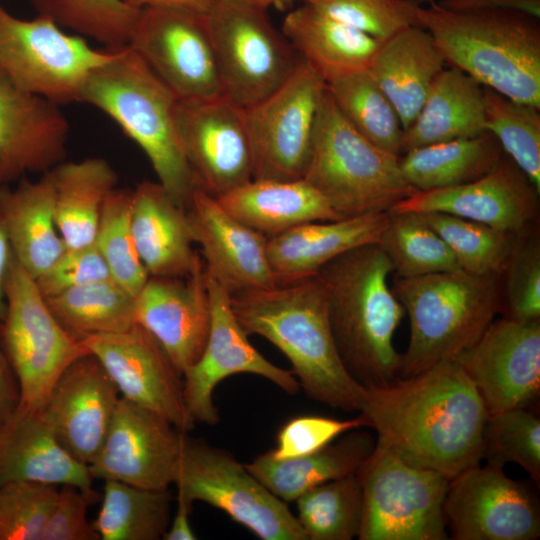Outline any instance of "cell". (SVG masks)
<instances>
[{
  "label": "cell",
  "mask_w": 540,
  "mask_h": 540,
  "mask_svg": "<svg viewBox=\"0 0 540 540\" xmlns=\"http://www.w3.org/2000/svg\"><path fill=\"white\" fill-rule=\"evenodd\" d=\"M486 132L484 90L458 68H444L434 79L415 120L403 130L408 150Z\"/></svg>",
  "instance_id": "34"
},
{
  "label": "cell",
  "mask_w": 540,
  "mask_h": 540,
  "mask_svg": "<svg viewBox=\"0 0 540 540\" xmlns=\"http://www.w3.org/2000/svg\"><path fill=\"white\" fill-rule=\"evenodd\" d=\"M437 4L454 12L510 10L540 18V0H440Z\"/></svg>",
  "instance_id": "53"
},
{
  "label": "cell",
  "mask_w": 540,
  "mask_h": 540,
  "mask_svg": "<svg viewBox=\"0 0 540 540\" xmlns=\"http://www.w3.org/2000/svg\"><path fill=\"white\" fill-rule=\"evenodd\" d=\"M488 416L528 407L540 392V320H493L455 359Z\"/></svg>",
  "instance_id": "18"
},
{
  "label": "cell",
  "mask_w": 540,
  "mask_h": 540,
  "mask_svg": "<svg viewBox=\"0 0 540 540\" xmlns=\"http://www.w3.org/2000/svg\"><path fill=\"white\" fill-rule=\"evenodd\" d=\"M132 190L115 188L104 201L94 245L110 277L134 297L149 278L138 254L131 227Z\"/></svg>",
  "instance_id": "45"
},
{
  "label": "cell",
  "mask_w": 540,
  "mask_h": 540,
  "mask_svg": "<svg viewBox=\"0 0 540 540\" xmlns=\"http://www.w3.org/2000/svg\"><path fill=\"white\" fill-rule=\"evenodd\" d=\"M362 427H366V421L361 414L342 420L321 415H299L280 427L276 446L268 453L278 460L307 455Z\"/></svg>",
  "instance_id": "50"
},
{
  "label": "cell",
  "mask_w": 540,
  "mask_h": 540,
  "mask_svg": "<svg viewBox=\"0 0 540 540\" xmlns=\"http://www.w3.org/2000/svg\"><path fill=\"white\" fill-rule=\"evenodd\" d=\"M177 125L199 189L218 198L253 179L254 155L244 108L223 95L179 100Z\"/></svg>",
  "instance_id": "17"
},
{
  "label": "cell",
  "mask_w": 540,
  "mask_h": 540,
  "mask_svg": "<svg viewBox=\"0 0 540 540\" xmlns=\"http://www.w3.org/2000/svg\"><path fill=\"white\" fill-rule=\"evenodd\" d=\"M358 412L376 431V444L410 464L451 479L482 461L488 415L455 359L364 387Z\"/></svg>",
  "instance_id": "1"
},
{
  "label": "cell",
  "mask_w": 540,
  "mask_h": 540,
  "mask_svg": "<svg viewBox=\"0 0 540 540\" xmlns=\"http://www.w3.org/2000/svg\"><path fill=\"white\" fill-rule=\"evenodd\" d=\"M0 211L14 257L38 278L66 249L55 222L50 171L36 181L23 177L14 188L0 186Z\"/></svg>",
  "instance_id": "29"
},
{
  "label": "cell",
  "mask_w": 540,
  "mask_h": 540,
  "mask_svg": "<svg viewBox=\"0 0 540 540\" xmlns=\"http://www.w3.org/2000/svg\"><path fill=\"white\" fill-rule=\"evenodd\" d=\"M134 318L154 336L183 375L202 354L210 328L203 259L188 276H149L135 296Z\"/></svg>",
  "instance_id": "22"
},
{
  "label": "cell",
  "mask_w": 540,
  "mask_h": 540,
  "mask_svg": "<svg viewBox=\"0 0 540 540\" xmlns=\"http://www.w3.org/2000/svg\"><path fill=\"white\" fill-rule=\"evenodd\" d=\"M98 498L97 493L88 494L75 486H60L41 540H100L87 514Z\"/></svg>",
  "instance_id": "52"
},
{
  "label": "cell",
  "mask_w": 540,
  "mask_h": 540,
  "mask_svg": "<svg viewBox=\"0 0 540 540\" xmlns=\"http://www.w3.org/2000/svg\"><path fill=\"white\" fill-rule=\"evenodd\" d=\"M449 538L455 540H536L540 506L527 486L486 461L449 480L444 501Z\"/></svg>",
  "instance_id": "15"
},
{
  "label": "cell",
  "mask_w": 540,
  "mask_h": 540,
  "mask_svg": "<svg viewBox=\"0 0 540 540\" xmlns=\"http://www.w3.org/2000/svg\"><path fill=\"white\" fill-rule=\"evenodd\" d=\"M168 490L104 480L102 502L92 521L100 540H159L170 524Z\"/></svg>",
  "instance_id": "38"
},
{
  "label": "cell",
  "mask_w": 540,
  "mask_h": 540,
  "mask_svg": "<svg viewBox=\"0 0 540 540\" xmlns=\"http://www.w3.org/2000/svg\"><path fill=\"white\" fill-rule=\"evenodd\" d=\"M445 64L434 39L421 26L408 27L382 42L368 72L395 108L403 130L417 117Z\"/></svg>",
  "instance_id": "30"
},
{
  "label": "cell",
  "mask_w": 540,
  "mask_h": 540,
  "mask_svg": "<svg viewBox=\"0 0 540 540\" xmlns=\"http://www.w3.org/2000/svg\"><path fill=\"white\" fill-rule=\"evenodd\" d=\"M128 46L179 100L222 95L204 13L141 8Z\"/></svg>",
  "instance_id": "14"
},
{
  "label": "cell",
  "mask_w": 540,
  "mask_h": 540,
  "mask_svg": "<svg viewBox=\"0 0 540 540\" xmlns=\"http://www.w3.org/2000/svg\"><path fill=\"white\" fill-rule=\"evenodd\" d=\"M111 278L108 267L93 244L64 250L38 278L37 287L44 298L93 281Z\"/></svg>",
  "instance_id": "51"
},
{
  "label": "cell",
  "mask_w": 540,
  "mask_h": 540,
  "mask_svg": "<svg viewBox=\"0 0 540 540\" xmlns=\"http://www.w3.org/2000/svg\"><path fill=\"white\" fill-rule=\"evenodd\" d=\"M483 90L486 131L540 192V108Z\"/></svg>",
  "instance_id": "44"
},
{
  "label": "cell",
  "mask_w": 540,
  "mask_h": 540,
  "mask_svg": "<svg viewBox=\"0 0 540 540\" xmlns=\"http://www.w3.org/2000/svg\"><path fill=\"white\" fill-rule=\"evenodd\" d=\"M539 193L504 154L480 178L452 187L414 191L388 213L439 212L523 234L538 216Z\"/></svg>",
  "instance_id": "21"
},
{
  "label": "cell",
  "mask_w": 540,
  "mask_h": 540,
  "mask_svg": "<svg viewBox=\"0 0 540 540\" xmlns=\"http://www.w3.org/2000/svg\"><path fill=\"white\" fill-rule=\"evenodd\" d=\"M184 432L161 415L120 397L103 444L88 465L92 477L140 488L174 484Z\"/></svg>",
  "instance_id": "19"
},
{
  "label": "cell",
  "mask_w": 540,
  "mask_h": 540,
  "mask_svg": "<svg viewBox=\"0 0 540 540\" xmlns=\"http://www.w3.org/2000/svg\"><path fill=\"white\" fill-rule=\"evenodd\" d=\"M50 173L55 222L66 247L93 244L104 201L117 187V172L107 160L89 157L62 161Z\"/></svg>",
  "instance_id": "35"
},
{
  "label": "cell",
  "mask_w": 540,
  "mask_h": 540,
  "mask_svg": "<svg viewBox=\"0 0 540 540\" xmlns=\"http://www.w3.org/2000/svg\"><path fill=\"white\" fill-rule=\"evenodd\" d=\"M400 156L405 180L416 190L425 191L465 184L489 172L503 157L496 138L488 131L417 147Z\"/></svg>",
  "instance_id": "36"
},
{
  "label": "cell",
  "mask_w": 540,
  "mask_h": 540,
  "mask_svg": "<svg viewBox=\"0 0 540 540\" xmlns=\"http://www.w3.org/2000/svg\"><path fill=\"white\" fill-rule=\"evenodd\" d=\"M362 489L359 540H447L449 480L375 447L356 473Z\"/></svg>",
  "instance_id": "8"
},
{
  "label": "cell",
  "mask_w": 540,
  "mask_h": 540,
  "mask_svg": "<svg viewBox=\"0 0 540 540\" xmlns=\"http://www.w3.org/2000/svg\"><path fill=\"white\" fill-rule=\"evenodd\" d=\"M178 101L128 45L91 72L78 97L117 123L143 150L158 182L187 209L199 188L179 135Z\"/></svg>",
  "instance_id": "4"
},
{
  "label": "cell",
  "mask_w": 540,
  "mask_h": 540,
  "mask_svg": "<svg viewBox=\"0 0 540 540\" xmlns=\"http://www.w3.org/2000/svg\"><path fill=\"white\" fill-rule=\"evenodd\" d=\"M482 460L504 466L515 463L540 485V419L528 407L487 417Z\"/></svg>",
  "instance_id": "46"
},
{
  "label": "cell",
  "mask_w": 540,
  "mask_h": 540,
  "mask_svg": "<svg viewBox=\"0 0 540 540\" xmlns=\"http://www.w3.org/2000/svg\"><path fill=\"white\" fill-rule=\"evenodd\" d=\"M57 486L30 482L0 485V540H41Z\"/></svg>",
  "instance_id": "48"
},
{
  "label": "cell",
  "mask_w": 540,
  "mask_h": 540,
  "mask_svg": "<svg viewBox=\"0 0 540 540\" xmlns=\"http://www.w3.org/2000/svg\"><path fill=\"white\" fill-rule=\"evenodd\" d=\"M391 289L410 322L409 343L400 355L398 377L456 359L503 307L500 274L476 275L459 269L395 276Z\"/></svg>",
  "instance_id": "6"
},
{
  "label": "cell",
  "mask_w": 540,
  "mask_h": 540,
  "mask_svg": "<svg viewBox=\"0 0 540 540\" xmlns=\"http://www.w3.org/2000/svg\"><path fill=\"white\" fill-rule=\"evenodd\" d=\"M131 227L149 276L183 277L200 260L186 209L159 182L142 181L132 190Z\"/></svg>",
  "instance_id": "28"
},
{
  "label": "cell",
  "mask_w": 540,
  "mask_h": 540,
  "mask_svg": "<svg viewBox=\"0 0 540 540\" xmlns=\"http://www.w3.org/2000/svg\"><path fill=\"white\" fill-rule=\"evenodd\" d=\"M388 214V224L378 244L396 277H416L460 269L447 244L421 213Z\"/></svg>",
  "instance_id": "40"
},
{
  "label": "cell",
  "mask_w": 540,
  "mask_h": 540,
  "mask_svg": "<svg viewBox=\"0 0 540 540\" xmlns=\"http://www.w3.org/2000/svg\"><path fill=\"white\" fill-rule=\"evenodd\" d=\"M388 212L334 221L309 222L267 239V255L276 285L318 274L331 260L357 247L378 243Z\"/></svg>",
  "instance_id": "27"
},
{
  "label": "cell",
  "mask_w": 540,
  "mask_h": 540,
  "mask_svg": "<svg viewBox=\"0 0 540 540\" xmlns=\"http://www.w3.org/2000/svg\"><path fill=\"white\" fill-rule=\"evenodd\" d=\"M399 160L359 134L326 88L303 179L341 218L388 212L416 191L405 180Z\"/></svg>",
  "instance_id": "7"
},
{
  "label": "cell",
  "mask_w": 540,
  "mask_h": 540,
  "mask_svg": "<svg viewBox=\"0 0 540 540\" xmlns=\"http://www.w3.org/2000/svg\"><path fill=\"white\" fill-rule=\"evenodd\" d=\"M192 505L177 498V509L170 524L164 533V540H195L196 534L190 523Z\"/></svg>",
  "instance_id": "55"
},
{
  "label": "cell",
  "mask_w": 540,
  "mask_h": 540,
  "mask_svg": "<svg viewBox=\"0 0 540 540\" xmlns=\"http://www.w3.org/2000/svg\"><path fill=\"white\" fill-rule=\"evenodd\" d=\"M391 273L378 243L347 251L318 272L339 355L363 387L386 385L398 377L400 354L393 339L405 311L389 285Z\"/></svg>",
  "instance_id": "3"
},
{
  "label": "cell",
  "mask_w": 540,
  "mask_h": 540,
  "mask_svg": "<svg viewBox=\"0 0 540 540\" xmlns=\"http://www.w3.org/2000/svg\"><path fill=\"white\" fill-rule=\"evenodd\" d=\"M205 16L222 95L244 109L280 87L301 59L266 9L216 0Z\"/></svg>",
  "instance_id": "9"
},
{
  "label": "cell",
  "mask_w": 540,
  "mask_h": 540,
  "mask_svg": "<svg viewBox=\"0 0 540 540\" xmlns=\"http://www.w3.org/2000/svg\"><path fill=\"white\" fill-rule=\"evenodd\" d=\"M186 212L206 273L230 296L277 286L266 236L235 219L201 189L193 193Z\"/></svg>",
  "instance_id": "23"
},
{
  "label": "cell",
  "mask_w": 540,
  "mask_h": 540,
  "mask_svg": "<svg viewBox=\"0 0 540 540\" xmlns=\"http://www.w3.org/2000/svg\"><path fill=\"white\" fill-rule=\"evenodd\" d=\"M411 1L416 2L418 4L424 1L433 2V0H411Z\"/></svg>",
  "instance_id": "59"
},
{
  "label": "cell",
  "mask_w": 540,
  "mask_h": 540,
  "mask_svg": "<svg viewBox=\"0 0 540 540\" xmlns=\"http://www.w3.org/2000/svg\"><path fill=\"white\" fill-rule=\"evenodd\" d=\"M70 131L60 105L27 92L0 72V186L64 161Z\"/></svg>",
  "instance_id": "25"
},
{
  "label": "cell",
  "mask_w": 540,
  "mask_h": 540,
  "mask_svg": "<svg viewBox=\"0 0 540 540\" xmlns=\"http://www.w3.org/2000/svg\"><path fill=\"white\" fill-rule=\"evenodd\" d=\"M230 303L248 335L264 337L288 358L309 398L346 412L359 410L364 387L351 377L339 355L319 274L233 295Z\"/></svg>",
  "instance_id": "2"
},
{
  "label": "cell",
  "mask_w": 540,
  "mask_h": 540,
  "mask_svg": "<svg viewBox=\"0 0 540 540\" xmlns=\"http://www.w3.org/2000/svg\"><path fill=\"white\" fill-rule=\"evenodd\" d=\"M0 321V424L17 408L20 400L16 376L5 354Z\"/></svg>",
  "instance_id": "54"
},
{
  "label": "cell",
  "mask_w": 540,
  "mask_h": 540,
  "mask_svg": "<svg viewBox=\"0 0 540 540\" xmlns=\"http://www.w3.org/2000/svg\"><path fill=\"white\" fill-rule=\"evenodd\" d=\"M239 1L245 2L247 4H250L259 8L267 9L269 6H272V5H278L285 2H291V1H296V0H239ZM300 1L304 2L305 0H300Z\"/></svg>",
  "instance_id": "58"
},
{
  "label": "cell",
  "mask_w": 540,
  "mask_h": 540,
  "mask_svg": "<svg viewBox=\"0 0 540 540\" xmlns=\"http://www.w3.org/2000/svg\"><path fill=\"white\" fill-rule=\"evenodd\" d=\"M319 12L380 42L398 32L421 26L420 4L411 0H305ZM422 27V26H421Z\"/></svg>",
  "instance_id": "47"
},
{
  "label": "cell",
  "mask_w": 540,
  "mask_h": 540,
  "mask_svg": "<svg viewBox=\"0 0 540 540\" xmlns=\"http://www.w3.org/2000/svg\"><path fill=\"white\" fill-rule=\"evenodd\" d=\"M137 8L169 7L207 13L216 0H126Z\"/></svg>",
  "instance_id": "57"
},
{
  "label": "cell",
  "mask_w": 540,
  "mask_h": 540,
  "mask_svg": "<svg viewBox=\"0 0 540 540\" xmlns=\"http://www.w3.org/2000/svg\"><path fill=\"white\" fill-rule=\"evenodd\" d=\"M340 113L364 138L377 147L402 155L403 127L395 108L368 70L326 83Z\"/></svg>",
  "instance_id": "39"
},
{
  "label": "cell",
  "mask_w": 540,
  "mask_h": 540,
  "mask_svg": "<svg viewBox=\"0 0 540 540\" xmlns=\"http://www.w3.org/2000/svg\"><path fill=\"white\" fill-rule=\"evenodd\" d=\"M37 15L46 17L103 48L128 45L141 8L126 0H30Z\"/></svg>",
  "instance_id": "43"
},
{
  "label": "cell",
  "mask_w": 540,
  "mask_h": 540,
  "mask_svg": "<svg viewBox=\"0 0 540 540\" xmlns=\"http://www.w3.org/2000/svg\"><path fill=\"white\" fill-rule=\"evenodd\" d=\"M115 52L92 47L46 17L21 19L0 6V72L21 89L60 106L78 102L88 76Z\"/></svg>",
  "instance_id": "12"
},
{
  "label": "cell",
  "mask_w": 540,
  "mask_h": 540,
  "mask_svg": "<svg viewBox=\"0 0 540 540\" xmlns=\"http://www.w3.org/2000/svg\"><path fill=\"white\" fill-rule=\"evenodd\" d=\"M216 199L231 216L267 238L305 223L343 219L304 179H252Z\"/></svg>",
  "instance_id": "31"
},
{
  "label": "cell",
  "mask_w": 540,
  "mask_h": 540,
  "mask_svg": "<svg viewBox=\"0 0 540 540\" xmlns=\"http://www.w3.org/2000/svg\"><path fill=\"white\" fill-rule=\"evenodd\" d=\"M421 26L446 64L514 101L540 108L539 19L519 11L419 7Z\"/></svg>",
  "instance_id": "5"
},
{
  "label": "cell",
  "mask_w": 540,
  "mask_h": 540,
  "mask_svg": "<svg viewBox=\"0 0 540 540\" xmlns=\"http://www.w3.org/2000/svg\"><path fill=\"white\" fill-rule=\"evenodd\" d=\"M504 317L540 320V244L536 236L521 235L501 273Z\"/></svg>",
  "instance_id": "49"
},
{
  "label": "cell",
  "mask_w": 540,
  "mask_h": 540,
  "mask_svg": "<svg viewBox=\"0 0 540 540\" xmlns=\"http://www.w3.org/2000/svg\"><path fill=\"white\" fill-rule=\"evenodd\" d=\"M177 498L205 502L262 540H308L286 503L228 451L184 434Z\"/></svg>",
  "instance_id": "10"
},
{
  "label": "cell",
  "mask_w": 540,
  "mask_h": 540,
  "mask_svg": "<svg viewBox=\"0 0 540 540\" xmlns=\"http://www.w3.org/2000/svg\"><path fill=\"white\" fill-rule=\"evenodd\" d=\"M45 301L60 325L80 340L123 332L135 324V297L112 278L71 288Z\"/></svg>",
  "instance_id": "37"
},
{
  "label": "cell",
  "mask_w": 540,
  "mask_h": 540,
  "mask_svg": "<svg viewBox=\"0 0 540 540\" xmlns=\"http://www.w3.org/2000/svg\"><path fill=\"white\" fill-rule=\"evenodd\" d=\"M102 364L120 396L145 407L187 433L190 418L183 393V378L160 343L139 324L111 334L82 340Z\"/></svg>",
  "instance_id": "20"
},
{
  "label": "cell",
  "mask_w": 540,
  "mask_h": 540,
  "mask_svg": "<svg viewBox=\"0 0 540 540\" xmlns=\"http://www.w3.org/2000/svg\"><path fill=\"white\" fill-rule=\"evenodd\" d=\"M303 3L282 24L283 35L300 58L326 83L368 70L382 42Z\"/></svg>",
  "instance_id": "32"
},
{
  "label": "cell",
  "mask_w": 540,
  "mask_h": 540,
  "mask_svg": "<svg viewBox=\"0 0 540 540\" xmlns=\"http://www.w3.org/2000/svg\"><path fill=\"white\" fill-rule=\"evenodd\" d=\"M93 481L88 465L61 444L40 409L17 406L0 424V485H70L96 494Z\"/></svg>",
  "instance_id": "26"
},
{
  "label": "cell",
  "mask_w": 540,
  "mask_h": 540,
  "mask_svg": "<svg viewBox=\"0 0 540 540\" xmlns=\"http://www.w3.org/2000/svg\"><path fill=\"white\" fill-rule=\"evenodd\" d=\"M421 214L447 244L459 268L471 274L501 275L522 235L450 214Z\"/></svg>",
  "instance_id": "42"
},
{
  "label": "cell",
  "mask_w": 540,
  "mask_h": 540,
  "mask_svg": "<svg viewBox=\"0 0 540 540\" xmlns=\"http://www.w3.org/2000/svg\"><path fill=\"white\" fill-rule=\"evenodd\" d=\"M313 453L278 460L268 452L246 468L284 502L295 501L308 490L328 481L356 474L371 454L376 440L361 430H351Z\"/></svg>",
  "instance_id": "33"
},
{
  "label": "cell",
  "mask_w": 540,
  "mask_h": 540,
  "mask_svg": "<svg viewBox=\"0 0 540 540\" xmlns=\"http://www.w3.org/2000/svg\"><path fill=\"white\" fill-rule=\"evenodd\" d=\"M5 295L2 344L18 382V406L40 409L62 372L89 352L82 340L60 325L35 279L14 255Z\"/></svg>",
  "instance_id": "11"
},
{
  "label": "cell",
  "mask_w": 540,
  "mask_h": 540,
  "mask_svg": "<svg viewBox=\"0 0 540 540\" xmlns=\"http://www.w3.org/2000/svg\"><path fill=\"white\" fill-rule=\"evenodd\" d=\"M324 79L303 59L274 92L244 109L254 155L253 179H303Z\"/></svg>",
  "instance_id": "13"
},
{
  "label": "cell",
  "mask_w": 540,
  "mask_h": 540,
  "mask_svg": "<svg viewBox=\"0 0 540 540\" xmlns=\"http://www.w3.org/2000/svg\"><path fill=\"white\" fill-rule=\"evenodd\" d=\"M12 259L13 252L0 211V321L4 319L6 314L5 284Z\"/></svg>",
  "instance_id": "56"
},
{
  "label": "cell",
  "mask_w": 540,
  "mask_h": 540,
  "mask_svg": "<svg viewBox=\"0 0 540 540\" xmlns=\"http://www.w3.org/2000/svg\"><path fill=\"white\" fill-rule=\"evenodd\" d=\"M120 397L100 361L88 353L62 372L40 410L61 444L89 465L103 444Z\"/></svg>",
  "instance_id": "24"
},
{
  "label": "cell",
  "mask_w": 540,
  "mask_h": 540,
  "mask_svg": "<svg viewBox=\"0 0 540 540\" xmlns=\"http://www.w3.org/2000/svg\"><path fill=\"white\" fill-rule=\"evenodd\" d=\"M297 519L308 540H351L362 519V489L357 474L318 485L296 500Z\"/></svg>",
  "instance_id": "41"
},
{
  "label": "cell",
  "mask_w": 540,
  "mask_h": 540,
  "mask_svg": "<svg viewBox=\"0 0 540 540\" xmlns=\"http://www.w3.org/2000/svg\"><path fill=\"white\" fill-rule=\"evenodd\" d=\"M205 274L211 311L208 338L199 359L182 378L190 418L194 423L213 426L220 420L214 390L229 376L255 374L291 395L300 387L292 371L271 363L251 345L232 310L229 293L206 271Z\"/></svg>",
  "instance_id": "16"
}]
</instances>
